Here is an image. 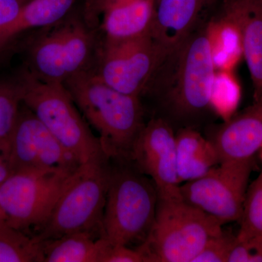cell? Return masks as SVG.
<instances>
[{
    "label": "cell",
    "instance_id": "cell-11",
    "mask_svg": "<svg viewBox=\"0 0 262 262\" xmlns=\"http://www.w3.org/2000/svg\"><path fill=\"white\" fill-rule=\"evenodd\" d=\"M8 145L13 172L23 169L75 171L81 165L24 103L8 137Z\"/></svg>",
    "mask_w": 262,
    "mask_h": 262
},
{
    "label": "cell",
    "instance_id": "cell-13",
    "mask_svg": "<svg viewBox=\"0 0 262 262\" xmlns=\"http://www.w3.org/2000/svg\"><path fill=\"white\" fill-rule=\"evenodd\" d=\"M214 146L220 163L253 160L262 148V105L252 106L212 131L207 137Z\"/></svg>",
    "mask_w": 262,
    "mask_h": 262
},
{
    "label": "cell",
    "instance_id": "cell-16",
    "mask_svg": "<svg viewBox=\"0 0 262 262\" xmlns=\"http://www.w3.org/2000/svg\"><path fill=\"white\" fill-rule=\"evenodd\" d=\"M75 0H29L17 16L0 30V58L13 51L22 38L63 20Z\"/></svg>",
    "mask_w": 262,
    "mask_h": 262
},
{
    "label": "cell",
    "instance_id": "cell-1",
    "mask_svg": "<svg viewBox=\"0 0 262 262\" xmlns=\"http://www.w3.org/2000/svg\"><path fill=\"white\" fill-rule=\"evenodd\" d=\"M208 20L201 19L177 49L167 55L149 81L144 94L159 98L166 120L195 128L208 114L215 69L212 60Z\"/></svg>",
    "mask_w": 262,
    "mask_h": 262
},
{
    "label": "cell",
    "instance_id": "cell-25",
    "mask_svg": "<svg viewBox=\"0 0 262 262\" xmlns=\"http://www.w3.org/2000/svg\"><path fill=\"white\" fill-rule=\"evenodd\" d=\"M101 262H146V260L138 248L108 243Z\"/></svg>",
    "mask_w": 262,
    "mask_h": 262
},
{
    "label": "cell",
    "instance_id": "cell-30",
    "mask_svg": "<svg viewBox=\"0 0 262 262\" xmlns=\"http://www.w3.org/2000/svg\"><path fill=\"white\" fill-rule=\"evenodd\" d=\"M7 222V217L5 215L4 211L2 209L1 206H0V222Z\"/></svg>",
    "mask_w": 262,
    "mask_h": 262
},
{
    "label": "cell",
    "instance_id": "cell-17",
    "mask_svg": "<svg viewBox=\"0 0 262 262\" xmlns=\"http://www.w3.org/2000/svg\"><path fill=\"white\" fill-rule=\"evenodd\" d=\"M154 11L155 0H113L101 13L104 41L122 42L150 34Z\"/></svg>",
    "mask_w": 262,
    "mask_h": 262
},
{
    "label": "cell",
    "instance_id": "cell-12",
    "mask_svg": "<svg viewBox=\"0 0 262 262\" xmlns=\"http://www.w3.org/2000/svg\"><path fill=\"white\" fill-rule=\"evenodd\" d=\"M130 162L156 185L158 196L182 198L177 170L176 133L161 117L146 122L138 137Z\"/></svg>",
    "mask_w": 262,
    "mask_h": 262
},
{
    "label": "cell",
    "instance_id": "cell-2",
    "mask_svg": "<svg viewBox=\"0 0 262 262\" xmlns=\"http://www.w3.org/2000/svg\"><path fill=\"white\" fill-rule=\"evenodd\" d=\"M63 84L84 118L97 131L108 159L130 162L136 140L146 124L141 98L113 89L91 69Z\"/></svg>",
    "mask_w": 262,
    "mask_h": 262
},
{
    "label": "cell",
    "instance_id": "cell-15",
    "mask_svg": "<svg viewBox=\"0 0 262 262\" xmlns=\"http://www.w3.org/2000/svg\"><path fill=\"white\" fill-rule=\"evenodd\" d=\"M221 9L238 25L244 58L253 88V103L262 101V0H220Z\"/></svg>",
    "mask_w": 262,
    "mask_h": 262
},
{
    "label": "cell",
    "instance_id": "cell-29",
    "mask_svg": "<svg viewBox=\"0 0 262 262\" xmlns=\"http://www.w3.org/2000/svg\"><path fill=\"white\" fill-rule=\"evenodd\" d=\"M13 173L8 153V138L0 139V185Z\"/></svg>",
    "mask_w": 262,
    "mask_h": 262
},
{
    "label": "cell",
    "instance_id": "cell-3",
    "mask_svg": "<svg viewBox=\"0 0 262 262\" xmlns=\"http://www.w3.org/2000/svg\"><path fill=\"white\" fill-rule=\"evenodd\" d=\"M71 13L42 32L22 38L13 48L23 54L25 68L38 80L63 84L91 70L96 48L94 32L82 13Z\"/></svg>",
    "mask_w": 262,
    "mask_h": 262
},
{
    "label": "cell",
    "instance_id": "cell-31",
    "mask_svg": "<svg viewBox=\"0 0 262 262\" xmlns=\"http://www.w3.org/2000/svg\"><path fill=\"white\" fill-rule=\"evenodd\" d=\"M260 151H261V160H262V148H261V150H260Z\"/></svg>",
    "mask_w": 262,
    "mask_h": 262
},
{
    "label": "cell",
    "instance_id": "cell-7",
    "mask_svg": "<svg viewBox=\"0 0 262 262\" xmlns=\"http://www.w3.org/2000/svg\"><path fill=\"white\" fill-rule=\"evenodd\" d=\"M110 172L107 163L80 165L37 229L39 238L49 241L85 231L101 234Z\"/></svg>",
    "mask_w": 262,
    "mask_h": 262
},
{
    "label": "cell",
    "instance_id": "cell-20",
    "mask_svg": "<svg viewBox=\"0 0 262 262\" xmlns=\"http://www.w3.org/2000/svg\"><path fill=\"white\" fill-rule=\"evenodd\" d=\"M207 32L215 70L234 71L244 58L238 25L221 9L218 16L208 20Z\"/></svg>",
    "mask_w": 262,
    "mask_h": 262
},
{
    "label": "cell",
    "instance_id": "cell-8",
    "mask_svg": "<svg viewBox=\"0 0 262 262\" xmlns=\"http://www.w3.org/2000/svg\"><path fill=\"white\" fill-rule=\"evenodd\" d=\"M75 171L23 169L13 172L0 185V206L7 223L20 230L39 229Z\"/></svg>",
    "mask_w": 262,
    "mask_h": 262
},
{
    "label": "cell",
    "instance_id": "cell-4",
    "mask_svg": "<svg viewBox=\"0 0 262 262\" xmlns=\"http://www.w3.org/2000/svg\"><path fill=\"white\" fill-rule=\"evenodd\" d=\"M19 75L24 104L81 165L107 163L98 137L81 117L63 84L38 80L25 67Z\"/></svg>",
    "mask_w": 262,
    "mask_h": 262
},
{
    "label": "cell",
    "instance_id": "cell-10",
    "mask_svg": "<svg viewBox=\"0 0 262 262\" xmlns=\"http://www.w3.org/2000/svg\"><path fill=\"white\" fill-rule=\"evenodd\" d=\"M168 54L150 34L122 42L104 41L94 72L113 89L141 98Z\"/></svg>",
    "mask_w": 262,
    "mask_h": 262
},
{
    "label": "cell",
    "instance_id": "cell-9",
    "mask_svg": "<svg viewBox=\"0 0 262 262\" xmlns=\"http://www.w3.org/2000/svg\"><path fill=\"white\" fill-rule=\"evenodd\" d=\"M253 168V159L220 163L201 178L181 184V196L222 225L237 222L242 215Z\"/></svg>",
    "mask_w": 262,
    "mask_h": 262
},
{
    "label": "cell",
    "instance_id": "cell-28",
    "mask_svg": "<svg viewBox=\"0 0 262 262\" xmlns=\"http://www.w3.org/2000/svg\"><path fill=\"white\" fill-rule=\"evenodd\" d=\"M252 249L246 241L236 238L227 258V262H251Z\"/></svg>",
    "mask_w": 262,
    "mask_h": 262
},
{
    "label": "cell",
    "instance_id": "cell-27",
    "mask_svg": "<svg viewBox=\"0 0 262 262\" xmlns=\"http://www.w3.org/2000/svg\"><path fill=\"white\" fill-rule=\"evenodd\" d=\"M113 0H86L84 3L82 15L84 20L87 21L91 27L96 21L98 17Z\"/></svg>",
    "mask_w": 262,
    "mask_h": 262
},
{
    "label": "cell",
    "instance_id": "cell-19",
    "mask_svg": "<svg viewBox=\"0 0 262 262\" xmlns=\"http://www.w3.org/2000/svg\"><path fill=\"white\" fill-rule=\"evenodd\" d=\"M108 244L98 232L65 234L43 241L44 262H101Z\"/></svg>",
    "mask_w": 262,
    "mask_h": 262
},
{
    "label": "cell",
    "instance_id": "cell-32",
    "mask_svg": "<svg viewBox=\"0 0 262 262\" xmlns=\"http://www.w3.org/2000/svg\"><path fill=\"white\" fill-rule=\"evenodd\" d=\"M260 103H261V104H262V101H260Z\"/></svg>",
    "mask_w": 262,
    "mask_h": 262
},
{
    "label": "cell",
    "instance_id": "cell-23",
    "mask_svg": "<svg viewBox=\"0 0 262 262\" xmlns=\"http://www.w3.org/2000/svg\"><path fill=\"white\" fill-rule=\"evenodd\" d=\"M23 103L19 72L0 77V139L9 136Z\"/></svg>",
    "mask_w": 262,
    "mask_h": 262
},
{
    "label": "cell",
    "instance_id": "cell-18",
    "mask_svg": "<svg viewBox=\"0 0 262 262\" xmlns=\"http://www.w3.org/2000/svg\"><path fill=\"white\" fill-rule=\"evenodd\" d=\"M176 142L181 184L201 178L220 164L211 141L194 127L179 128L176 133Z\"/></svg>",
    "mask_w": 262,
    "mask_h": 262
},
{
    "label": "cell",
    "instance_id": "cell-14",
    "mask_svg": "<svg viewBox=\"0 0 262 262\" xmlns=\"http://www.w3.org/2000/svg\"><path fill=\"white\" fill-rule=\"evenodd\" d=\"M220 0H155L150 34L168 53L180 46L207 8Z\"/></svg>",
    "mask_w": 262,
    "mask_h": 262
},
{
    "label": "cell",
    "instance_id": "cell-22",
    "mask_svg": "<svg viewBox=\"0 0 262 262\" xmlns=\"http://www.w3.org/2000/svg\"><path fill=\"white\" fill-rule=\"evenodd\" d=\"M241 99V86L232 70H215L210 102L213 113L224 122L232 118Z\"/></svg>",
    "mask_w": 262,
    "mask_h": 262
},
{
    "label": "cell",
    "instance_id": "cell-24",
    "mask_svg": "<svg viewBox=\"0 0 262 262\" xmlns=\"http://www.w3.org/2000/svg\"><path fill=\"white\" fill-rule=\"evenodd\" d=\"M237 235L222 229L211 237L192 262H227Z\"/></svg>",
    "mask_w": 262,
    "mask_h": 262
},
{
    "label": "cell",
    "instance_id": "cell-26",
    "mask_svg": "<svg viewBox=\"0 0 262 262\" xmlns=\"http://www.w3.org/2000/svg\"><path fill=\"white\" fill-rule=\"evenodd\" d=\"M29 0H0V30L10 24Z\"/></svg>",
    "mask_w": 262,
    "mask_h": 262
},
{
    "label": "cell",
    "instance_id": "cell-6",
    "mask_svg": "<svg viewBox=\"0 0 262 262\" xmlns=\"http://www.w3.org/2000/svg\"><path fill=\"white\" fill-rule=\"evenodd\" d=\"M222 226L182 198L158 196L152 227L136 248L146 262H192Z\"/></svg>",
    "mask_w": 262,
    "mask_h": 262
},
{
    "label": "cell",
    "instance_id": "cell-21",
    "mask_svg": "<svg viewBox=\"0 0 262 262\" xmlns=\"http://www.w3.org/2000/svg\"><path fill=\"white\" fill-rule=\"evenodd\" d=\"M0 262H44L43 241L0 222Z\"/></svg>",
    "mask_w": 262,
    "mask_h": 262
},
{
    "label": "cell",
    "instance_id": "cell-5",
    "mask_svg": "<svg viewBox=\"0 0 262 262\" xmlns=\"http://www.w3.org/2000/svg\"><path fill=\"white\" fill-rule=\"evenodd\" d=\"M158 201L155 183L135 167L111 169L101 237L113 245L140 246L152 227Z\"/></svg>",
    "mask_w": 262,
    "mask_h": 262
}]
</instances>
